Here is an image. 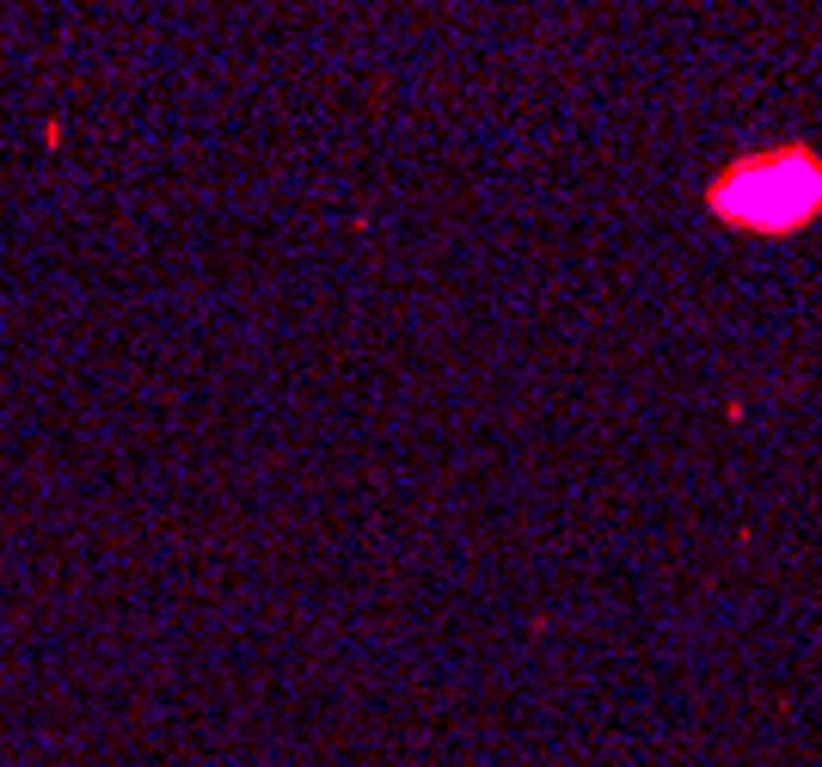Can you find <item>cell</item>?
Masks as SVG:
<instances>
[{
	"mask_svg": "<svg viewBox=\"0 0 822 767\" xmlns=\"http://www.w3.org/2000/svg\"><path fill=\"white\" fill-rule=\"evenodd\" d=\"M718 209L730 221H749L761 234H779V228H798L822 209V166L798 148L786 154H767V160H749L725 178L718 190Z\"/></svg>",
	"mask_w": 822,
	"mask_h": 767,
	"instance_id": "obj_1",
	"label": "cell"
}]
</instances>
